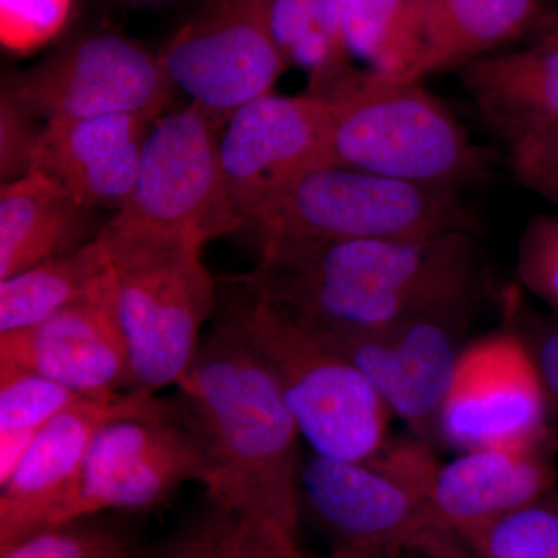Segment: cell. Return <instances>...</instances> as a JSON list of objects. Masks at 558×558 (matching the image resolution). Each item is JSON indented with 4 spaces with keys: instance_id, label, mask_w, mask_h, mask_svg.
<instances>
[{
    "instance_id": "7402d4cb",
    "label": "cell",
    "mask_w": 558,
    "mask_h": 558,
    "mask_svg": "<svg viewBox=\"0 0 558 558\" xmlns=\"http://www.w3.org/2000/svg\"><path fill=\"white\" fill-rule=\"evenodd\" d=\"M110 259L100 233L83 247L0 279V333L32 328L94 295Z\"/></svg>"
},
{
    "instance_id": "4316f807",
    "label": "cell",
    "mask_w": 558,
    "mask_h": 558,
    "mask_svg": "<svg viewBox=\"0 0 558 558\" xmlns=\"http://www.w3.org/2000/svg\"><path fill=\"white\" fill-rule=\"evenodd\" d=\"M0 558H135V549L119 529L81 520L21 539Z\"/></svg>"
},
{
    "instance_id": "1f68e13d",
    "label": "cell",
    "mask_w": 558,
    "mask_h": 558,
    "mask_svg": "<svg viewBox=\"0 0 558 558\" xmlns=\"http://www.w3.org/2000/svg\"><path fill=\"white\" fill-rule=\"evenodd\" d=\"M72 0H0V31L9 49L31 50L53 38Z\"/></svg>"
},
{
    "instance_id": "d4e9b609",
    "label": "cell",
    "mask_w": 558,
    "mask_h": 558,
    "mask_svg": "<svg viewBox=\"0 0 558 558\" xmlns=\"http://www.w3.org/2000/svg\"><path fill=\"white\" fill-rule=\"evenodd\" d=\"M457 537L475 558H558V484L531 505Z\"/></svg>"
},
{
    "instance_id": "5b68a950",
    "label": "cell",
    "mask_w": 558,
    "mask_h": 558,
    "mask_svg": "<svg viewBox=\"0 0 558 558\" xmlns=\"http://www.w3.org/2000/svg\"><path fill=\"white\" fill-rule=\"evenodd\" d=\"M233 286L222 315L269 366L312 451L343 461L377 457L391 411L368 380L295 314Z\"/></svg>"
},
{
    "instance_id": "4dcf8cb0",
    "label": "cell",
    "mask_w": 558,
    "mask_h": 558,
    "mask_svg": "<svg viewBox=\"0 0 558 558\" xmlns=\"http://www.w3.org/2000/svg\"><path fill=\"white\" fill-rule=\"evenodd\" d=\"M290 68H314L312 0H248Z\"/></svg>"
},
{
    "instance_id": "2e32d148",
    "label": "cell",
    "mask_w": 558,
    "mask_h": 558,
    "mask_svg": "<svg viewBox=\"0 0 558 558\" xmlns=\"http://www.w3.org/2000/svg\"><path fill=\"white\" fill-rule=\"evenodd\" d=\"M0 365L33 371L97 402L130 388L126 348L95 292L39 325L0 333Z\"/></svg>"
},
{
    "instance_id": "f35d334b",
    "label": "cell",
    "mask_w": 558,
    "mask_h": 558,
    "mask_svg": "<svg viewBox=\"0 0 558 558\" xmlns=\"http://www.w3.org/2000/svg\"><path fill=\"white\" fill-rule=\"evenodd\" d=\"M539 3H542V10L550 9V7L556 5L558 3V0H539Z\"/></svg>"
},
{
    "instance_id": "cb8c5ba5",
    "label": "cell",
    "mask_w": 558,
    "mask_h": 558,
    "mask_svg": "<svg viewBox=\"0 0 558 558\" xmlns=\"http://www.w3.org/2000/svg\"><path fill=\"white\" fill-rule=\"evenodd\" d=\"M83 400L87 399L49 377L0 365V486L13 475L40 429Z\"/></svg>"
},
{
    "instance_id": "d590c367",
    "label": "cell",
    "mask_w": 558,
    "mask_h": 558,
    "mask_svg": "<svg viewBox=\"0 0 558 558\" xmlns=\"http://www.w3.org/2000/svg\"><path fill=\"white\" fill-rule=\"evenodd\" d=\"M263 524L264 527H266L267 535H269L271 548L275 550V557L304 558L299 546H296L293 534L278 526V524L266 523V521H263Z\"/></svg>"
},
{
    "instance_id": "83f0119b",
    "label": "cell",
    "mask_w": 558,
    "mask_h": 558,
    "mask_svg": "<svg viewBox=\"0 0 558 558\" xmlns=\"http://www.w3.org/2000/svg\"><path fill=\"white\" fill-rule=\"evenodd\" d=\"M502 311L526 344L545 391L550 422H556L558 429V318L542 317L529 310L520 284L506 290Z\"/></svg>"
},
{
    "instance_id": "30bf717a",
    "label": "cell",
    "mask_w": 558,
    "mask_h": 558,
    "mask_svg": "<svg viewBox=\"0 0 558 558\" xmlns=\"http://www.w3.org/2000/svg\"><path fill=\"white\" fill-rule=\"evenodd\" d=\"M480 303L459 304L374 329L307 326L360 371L416 439H439V421Z\"/></svg>"
},
{
    "instance_id": "8d00e7d4",
    "label": "cell",
    "mask_w": 558,
    "mask_h": 558,
    "mask_svg": "<svg viewBox=\"0 0 558 558\" xmlns=\"http://www.w3.org/2000/svg\"><path fill=\"white\" fill-rule=\"evenodd\" d=\"M328 558H409L407 553H387V550H365L337 546Z\"/></svg>"
},
{
    "instance_id": "4fadbf2b",
    "label": "cell",
    "mask_w": 558,
    "mask_h": 558,
    "mask_svg": "<svg viewBox=\"0 0 558 558\" xmlns=\"http://www.w3.org/2000/svg\"><path fill=\"white\" fill-rule=\"evenodd\" d=\"M469 343L439 421V439L472 451L517 447L556 435L534 362L508 318Z\"/></svg>"
},
{
    "instance_id": "ba28073f",
    "label": "cell",
    "mask_w": 558,
    "mask_h": 558,
    "mask_svg": "<svg viewBox=\"0 0 558 558\" xmlns=\"http://www.w3.org/2000/svg\"><path fill=\"white\" fill-rule=\"evenodd\" d=\"M219 120L191 102L154 121L130 196L106 229L123 236L204 244L229 234L220 171L223 124Z\"/></svg>"
},
{
    "instance_id": "5bb4252c",
    "label": "cell",
    "mask_w": 558,
    "mask_h": 558,
    "mask_svg": "<svg viewBox=\"0 0 558 558\" xmlns=\"http://www.w3.org/2000/svg\"><path fill=\"white\" fill-rule=\"evenodd\" d=\"M172 86L222 120L290 69L248 0H208L159 54Z\"/></svg>"
},
{
    "instance_id": "d6a6232c",
    "label": "cell",
    "mask_w": 558,
    "mask_h": 558,
    "mask_svg": "<svg viewBox=\"0 0 558 558\" xmlns=\"http://www.w3.org/2000/svg\"><path fill=\"white\" fill-rule=\"evenodd\" d=\"M36 117L2 90L0 100V172L3 183L31 174L40 131Z\"/></svg>"
},
{
    "instance_id": "ffe728a7",
    "label": "cell",
    "mask_w": 558,
    "mask_h": 558,
    "mask_svg": "<svg viewBox=\"0 0 558 558\" xmlns=\"http://www.w3.org/2000/svg\"><path fill=\"white\" fill-rule=\"evenodd\" d=\"M94 208L38 174L0 190V279L69 255L94 240ZM101 230V229H100Z\"/></svg>"
},
{
    "instance_id": "e0dca14e",
    "label": "cell",
    "mask_w": 558,
    "mask_h": 558,
    "mask_svg": "<svg viewBox=\"0 0 558 558\" xmlns=\"http://www.w3.org/2000/svg\"><path fill=\"white\" fill-rule=\"evenodd\" d=\"M554 436L517 447L465 451L438 465L427 506L433 529L461 535L509 515L558 484Z\"/></svg>"
},
{
    "instance_id": "f1b7e54d",
    "label": "cell",
    "mask_w": 558,
    "mask_h": 558,
    "mask_svg": "<svg viewBox=\"0 0 558 558\" xmlns=\"http://www.w3.org/2000/svg\"><path fill=\"white\" fill-rule=\"evenodd\" d=\"M521 289L542 300L558 318V213L529 220L517 250Z\"/></svg>"
},
{
    "instance_id": "7c38bea8",
    "label": "cell",
    "mask_w": 558,
    "mask_h": 558,
    "mask_svg": "<svg viewBox=\"0 0 558 558\" xmlns=\"http://www.w3.org/2000/svg\"><path fill=\"white\" fill-rule=\"evenodd\" d=\"M332 116L325 98L267 94L241 106L220 135L223 205L230 233L248 229L290 183L330 165Z\"/></svg>"
},
{
    "instance_id": "e575fe53",
    "label": "cell",
    "mask_w": 558,
    "mask_h": 558,
    "mask_svg": "<svg viewBox=\"0 0 558 558\" xmlns=\"http://www.w3.org/2000/svg\"><path fill=\"white\" fill-rule=\"evenodd\" d=\"M524 40L526 44H558V3L550 9L542 10Z\"/></svg>"
},
{
    "instance_id": "8fae6325",
    "label": "cell",
    "mask_w": 558,
    "mask_h": 558,
    "mask_svg": "<svg viewBox=\"0 0 558 558\" xmlns=\"http://www.w3.org/2000/svg\"><path fill=\"white\" fill-rule=\"evenodd\" d=\"M172 89L159 57L110 32L70 40L39 64L10 76L2 87L44 123L113 113L156 121Z\"/></svg>"
},
{
    "instance_id": "9c48e42d",
    "label": "cell",
    "mask_w": 558,
    "mask_h": 558,
    "mask_svg": "<svg viewBox=\"0 0 558 558\" xmlns=\"http://www.w3.org/2000/svg\"><path fill=\"white\" fill-rule=\"evenodd\" d=\"M211 478L207 444L182 402L168 414L113 418L95 435L78 483L46 531L105 510L150 509L180 484L208 487Z\"/></svg>"
},
{
    "instance_id": "f546056e",
    "label": "cell",
    "mask_w": 558,
    "mask_h": 558,
    "mask_svg": "<svg viewBox=\"0 0 558 558\" xmlns=\"http://www.w3.org/2000/svg\"><path fill=\"white\" fill-rule=\"evenodd\" d=\"M508 150L517 182L558 205V124L524 132L508 143Z\"/></svg>"
},
{
    "instance_id": "ac0fdd59",
    "label": "cell",
    "mask_w": 558,
    "mask_h": 558,
    "mask_svg": "<svg viewBox=\"0 0 558 558\" xmlns=\"http://www.w3.org/2000/svg\"><path fill=\"white\" fill-rule=\"evenodd\" d=\"M153 123L130 113L50 121L40 131L31 172L86 207L117 211L130 196Z\"/></svg>"
},
{
    "instance_id": "836d02e7",
    "label": "cell",
    "mask_w": 558,
    "mask_h": 558,
    "mask_svg": "<svg viewBox=\"0 0 558 558\" xmlns=\"http://www.w3.org/2000/svg\"><path fill=\"white\" fill-rule=\"evenodd\" d=\"M414 553L422 558H475L457 535L438 529L428 531Z\"/></svg>"
},
{
    "instance_id": "d6986e66",
    "label": "cell",
    "mask_w": 558,
    "mask_h": 558,
    "mask_svg": "<svg viewBox=\"0 0 558 558\" xmlns=\"http://www.w3.org/2000/svg\"><path fill=\"white\" fill-rule=\"evenodd\" d=\"M457 73L481 120L506 145L534 128L558 124V44L497 51Z\"/></svg>"
},
{
    "instance_id": "3957f363",
    "label": "cell",
    "mask_w": 558,
    "mask_h": 558,
    "mask_svg": "<svg viewBox=\"0 0 558 558\" xmlns=\"http://www.w3.org/2000/svg\"><path fill=\"white\" fill-rule=\"evenodd\" d=\"M319 97L332 116L330 165L459 193L497 170L498 154L470 137L424 81L357 69Z\"/></svg>"
},
{
    "instance_id": "603a6c76",
    "label": "cell",
    "mask_w": 558,
    "mask_h": 558,
    "mask_svg": "<svg viewBox=\"0 0 558 558\" xmlns=\"http://www.w3.org/2000/svg\"><path fill=\"white\" fill-rule=\"evenodd\" d=\"M425 0H341L351 54L371 72L405 76L421 57Z\"/></svg>"
},
{
    "instance_id": "277c9868",
    "label": "cell",
    "mask_w": 558,
    "mask_h": 558,
    "mask_svg": "<svg viewBox=\"0 0 558 558\" xmlns=\"http://www.w3.org/2000/svg\"><path fill=\"white\" fill-rule=\"evenodd\" d=\"M108 269L95 293L119 329L130 391L154 396L178 384L199 352L202 328L216 307V286L194 240L113 233Z\"/></svg>"
},
{
    "instance_id": "6da1fadb",
    "label": "cell",
    "mask_w": 558,
    "mask_h": 558,
    "mask_svg": "<svg viewBox=\"0 0 558 558\" xmlns=\"http://www.w3.org/2000/svg\"><path fill=\"white\" fill-rule=\"evenodd\" d=\"M234 282L314 325L374 329L481 303L486 277L478 234L451 233L266 253Z\"/></svg>"
},
{
    "instance_id": "74e56055",
    "label": "cell",
    "mask_w": 558,
    "mask_h": 558,
    "mask_svg": "<svg viewBox=\"0 0 558 558\" xmlns=\"http://www.w3.org/2000/svg\"><path fill=\"white\" fill-rule=\"evenodd\" d=\"M121 2L130 3V5H157V3L170 2V0H121Z\"/></svg>"
},
{
    "instance_id": "7a4b0ae2",
    "label": "cell",
    "mask_w": 558,
    "mask_h": 558,
    "mask_svg": "<svg viewBox=\"0 0 558 558\" xmlns=\"http://www.w3.org/2000/svg\"><path fill=\"white\" fill-rule=\"evenodd\" d=\"M213 464V502L295 534L300 436L267 363L220 315L178 384Z\"/></svg>"
},
{
    "instance_id": "52a82bcc",
    "label": "cell",
    "mask_w": 558,
    "mask_h": 558,
    "mask_svg": "<svg viewBox=\"0 0 558 558\" xmlns=\"http://www.w3.org/2000/svg\"><path fill=\"white\" fill-rule=\"evenodd\" d=\"M438 465L418 439H389L369 461L311 451L296 473L300 508L339 546L410 553L433 529L427 494Z\"/></svg>"
},
{
    "instance_id": "9a60e30c",
    "label": "cell",
    "mask_w": 558,
    "mask_h": 558,
    "mask_svg": "<svg viewBox=\"0 0 558 558\" xmlns=\"http://www.w3.org/2000/svg\"><path fill=\"white\" fill-rule=\"evenodd\" d=\"M154 396L128 392L109 402L83 400L51 418L28 447L0 494V550L49 527L78 483L95 435L113 418L179 409Z\"/></svg>"
},
{
    "instance_id": "8992f818",
    "label": "cell",
    "mask_w": 558,
    "mask_h": 558,
    "mask_svg": "<svg viewBox=\"0 0 558 558\" xmlns=\"http://www.w3.org/2000/svg\"><path fill=\"white\" fill-rule=\"evenodd\" d=\"M248 229L266 255L330 242L480 234V219L459 191L328 165L290 183Z\"/></svg>"
},
{
    "instance_id": "484cf974",
    "label": "cell",
    "mask_w": 558,
    "mask_h": 558,
    "mask_svg": "<svg viewBox=\"0 0 558 558\" xmlns=\"http://www.w3.org/2000/svg\"><path fill=\"white\" fill-rule=\"evenodd\" d=\"M153 558H277L263 521L215 502L171 535Z\"/></svg>"
},
{
    "instance_id": "44dd1931",
    "label": "cell",
    "mask_w": 558,
    "mask_h": 558,
    "mask_svg": "<svg viewBox=\"0 0 558 558\" xmlns=\"http://www.w3.org/2000/svg\"><path fill=\"white\" fill-rule=\"evenodd\" d=\"M539 13V0H425L421 57L400 78L424 81L497 53L526 38Z\"/></svg>"
}]
</instances>
